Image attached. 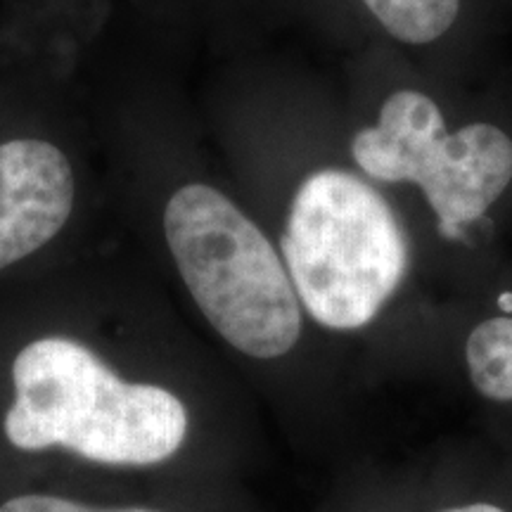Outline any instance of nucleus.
<instances>
[{
	"label": "nucleus",
	"mask_w": 512,
	"mask_h": 512,
	"mask_svg": "<svg viewBox=\"0 0 512 512\" xmlns=\"http://www.w3.org/2000/svg\"><path fill=\"white\" fill-rule=\"evenodd\" d=\"M347 74L344 145L406 211L432 287L458 261L512 245V62L451 79L366 43Z\"/></svg>",
	"instance_id": "f257e3e1"
},
{
	"label": "nucleus",
	"mask_w": 512,
	"mask_h": 512,
	"mask_svg": "<svg viewBox=\"0 0 512 512\" xmlns=\"http://www.w3.org/2000/svg\"><path fill=\"white\" fill-rule=\"evenodd\" d=\"M0 418L22 456H64L107 475H166L188 453L192 411L166 384L126 380L72 337L31 339L12 358Z\"/></svg>",
	"instance_id": "f03ea898"
},
{
	"label": "nucleus",
	"mask_w": 512,
	"mask_h": 512,
	"mask_svg": "<svg viewBox=\"0 0 512 512\" xmlns=\"http://www.w3.org/2000/svg\"><path fill=\"white\" fill-rule=\"evenodd\" d=\"M178 275L214 335L261 366L302 351L309 318L275 242L233 197L185 183L164 209Z\"/></svg>",
	"instance_id": "7ed1b4c3"
},
{
	"label": "nucleus",
	"mask_w": 512,
	"mask_h": 512,
	"mask_svg": "<svg viewBox=\"0 0 512 512\" xmlns=\"http://www.w3.org/2000/svg\"><path fill=\"white\" fill-rule=\"evenodd\" d=\"M408 375L437 377L512 463V245L441 278Z\"/></svg>",
	"instance_id": "20e7f679"
},
{
	"label": "nucleus",
	"mask_w": 512,
	"mask_h": 512,
	"mask_svg": "<svg viewBox=\"0 0 512 512\" xmlns=\"http://www.w3.org/2000/svg\"><path fill=\"white\" fill-rule=\"evenodd\" d=\"M356 10L363 41L434 74L477 79L510 62L512 0H356Z\"/></svg>",
	"instance_id": "39448f33"
},
{
	"label": "nucleus",
	"mask_w": 512,
	"mask_h": 512,
	"mask_svg": "<svg viewBox=\"0 0 512 512\" xmlns=\"http://www.w3.org/2000/svg\"><path fill=\"white\" fill-rule=\"evenodd\" d=\"M74 195L72 164L60 147L36 138L0 145V271L60 233Z\"/></svg>",
	"instance_id": "423d86ee"
},
{
	"label": "nucleus",
	"mask_w": 512,
	"mask_h": 512,
	"mask_svg": "<svg viewBox=\"0 0 512 512\" xmlns=\"http://www.w3.org/2000/svg\"><path fill=\"white\" fill-rule=\"evenodd\" d=\"M415 512H512V463L498 470H448L413 491Z\"/></svg>",
	"instance_id": "0eeeda50"
},
{
	"label": "nucleus",
	"mask_w": 512,
	"mask_h": 512,
	"mask_svg": "<svg viewBox=\"0 0 512 512\" xmlns=\"http://www.w3.org/2000/svg\"><path fill=\"white\" fill-rule=\"evenodd\" d=\"M0 512H183L145 496H91L55 486H19L0 494Z\"/></svg>",
	"instance_id": "6e6552de"
},
{
	"label": "nucleus",
	"mask_w": 512,
	"mask_h": 512,
	"mask_svg": "<svg viewBox=\"0 0 512 512\" xmlns=\"http://www.w3.org/2000/svg\"><path fill=\"white\" fill-rule=\"evenodd\" d=\"M302 3L344 53L351 55L366 46L358 24L356 0H302Z\"/></svg>",
	"instance_id": "1a4fd4ad"
},
{
	"label": "nucleus",
	"mask_w": 512,
	"mask_h": 512,
	"mask_svg": "<svg viewBox=\"0 0 512 512\" xmlns=\"http://www.w3.org/2000/svg\"><path fill=\"white\" fill-rule=\"evenodd\" d=\"M368 512H415V498L413 491L408 496H399V501H382V503H373L370 508H366Z\"/></svg>",
	"instance_id": "9d476101"
}]
</instances>
